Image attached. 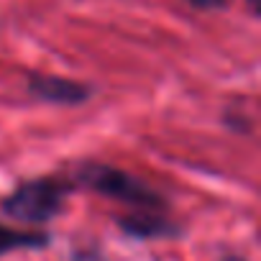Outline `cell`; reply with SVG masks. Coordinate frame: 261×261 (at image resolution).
Returning a JSON list of instances; mask_svg holds the SVG:
<instances>
[{
    "mask_svg": "<svg viewBox=\"0 0 261 261\" xmlns=\"http://www.w3.org/2000/svg\"><path fill=\"white\" fill-rule=\"evenodd\" d=\"M223 261H246V258H238V256H225Z\"/></svg>",
    "mask_w": 261,
    "mask_h": 261,
    "instance_id": "ba28073f",
    "label": "cell"
},
{
    "mask_svg": "<svg viewBox=\"0 0 261 261\" xmlns=\"http://www.w3.org/2000/svg\"><path fill=\"white\" fill-rule=\"evenodd\" d=\"M120 228L130 236H139V238H162V236L177 233V228H172L169 220L154 210H136L134 215L120 218Z\"/></svg>",
    "mask_w": 261,
    "mask_h": 261,
    "instance_id": "277c9868",
    "label": "cell"
},
{
    "mask_svg": "<svg viewBox=\"0 0 261 261\" xmlns=\"http://www.w3.org/2000/svg\"><path fill=\"white\" fill-rule=\"evenodd\" d=\"M29 92L39 100L57 102V105H80L87 102L92 95V87L69 77H54V74H31L29 77Z\"/></svg>",
    "mask_w": 261,
    "mask_h": 261,
    "instance_id": "3957f363",
    "label": "cell"
},
{
    "mask_svg": "<svg viewBox=\"0 0 261 261\" xmlns=\"http://www.w3.org/2000/svg\"><path fill=\"white\" fill-rule=\"evenodd\" d=\"M77 185L100 192L110 200H120L125 205H134L136 210H164L167 202L159 192H154L149 185H144L141 179H136L134 174H128L118 167L110 164H100V162H85L77 167L74 174Z\"/></svg>",
    "mask_w": 261,
    "mask_h": 261,
    "instance_id": "6da1fadb",
    "label": "cell"
},
{
    "mask_svg": "<svg viewBox=\"0 0 261 261\" xmlns=\"http://www.w3.org/2000/svg\"><path fill=\"white\" fill-rule=\"evenodd\" d=\"M67 195H69V185L57 177L29 179V182H21L0 202V210L13 220L41 225L62 213Z\"/></svg>",
    "mask_w": 261,
    "mask_h": 261,
    "instance_id": "7a4b0ae2",
    "label": "cell"
},
{
    "mask_svg": "<svg viewBox=\"0 0 261 261\" xmlns=\"http://www.w3.org/2000/svg\"><path fill=\"white\" fill-rule=\"evenodd\" d=\"M192 8H200V11H218V8H225L228 0H185Z\"/></svg>",
    "mask_w": 261,
    "mask_h": 261,
    "instance_id": "8992f818",
    "label": "cell"
},
{
    "mask_svg": "<svg viewBox=\"0 0 261 261\" xmlns=\"http://www.w3.org/2000/svg\"><path fill=\"white\" fill-rule=\"evenodd\" d=\"M246 3H248V8H251L253 13H258V6H261V0H246Z\"/></svg>",
    "mask_w": 261,
    "mask_h": 261,
    "instance_id": "52a82bcc",
    "label": "cell"
},
{
    "mask_svg": "<svg viewBox=\"0 0 261 261\" xmlns=\"http://www.w3.org/2000/svg\"><path fill=\"white\" fill-rule=\"evenodd\" d=\"M49 243L46 233H34V230H18L0 223V256H6L18 248H44Z\"/></svg>",
    "mask_w": 261,
    "mask_h": 261,
    "instance_id": "5b68a950",
    "label": "cell"
}]
</instances>
